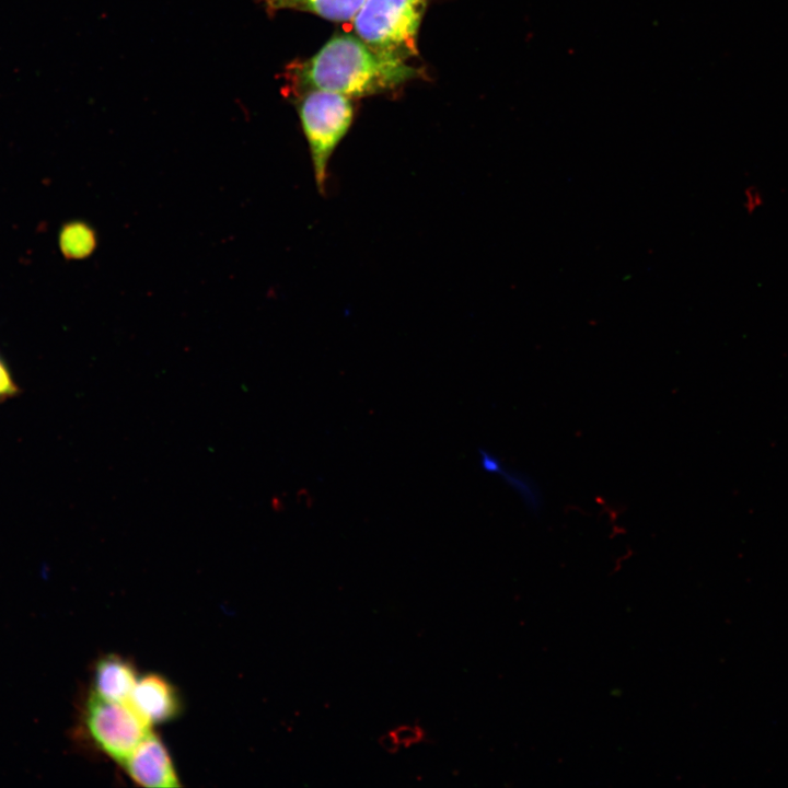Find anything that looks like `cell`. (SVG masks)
I'll list each match as a JSON object with an SVG mask.
<instances>
[{"label":"cell","instance_id":"obj_1","mask_svg":"<svg viewBox=\"0 0 788 788\" xmlns=\"http://www.w3.org/2000/svg\"><path fill=\"white\" fill-rule=\"evenodd\" d=\"M419 74L407 62L375 54L356 35L336 34L312 57L286 67L283 88L290 100L313 90L362 97L392 91Z\"/></svg>","mask_w":788,"mask_h":788},{"label":"cell","instance_id":"obj_2","mask_svg":"<svg viewBox=\"0 0 788 788\" xmlns=\"http://www.w3.org/2000/svg\"><path fill=\"white\" fill-rule=\"evenodd\" d=\"M429 0H364L352 19L356 36L375 54L407 62L418 57V33Z\"/></svg>","mask_w":788,"mask_h":788},{"label":"cell","instance_id":"obj_3","mask_svg":"<svg viewBox=\"0 0 788 788\" xmlns=\"http://www.w3.org/2000/svg\"><path fill=\"white\" fill-rule=\"evenodd\" d=\"M292 101L309 146L315 184L323 194L329 160L352 124L355 108L350 97L322 90L305 92Z\"/></svg>","mask_w":788,"mask_h":788},{"label":"cell","instance_id":"obj_4","mask_svg":"<svg viewBox=\"0 0 788 788\" xmlns=\"http://www.w3.org/2000/svg\"><path fill=\"white\" fill-rule=\"evenodd\" d=\"M150 727L128 703L112 702L94 692L85 700L83 734L97 751L119 764L151 731Z\"/></svg>","mask_w":788,"mask_h":788},{"label":"cell","instance_id":"obj_5","mask_svg":"<svg viewBox=\"0 0 788 788\" xmlns=\"http://www.w3.org/2000/svg\"><path fill=\"white\" fill-rule=\"evenodd\" d=\"M120 765L129 778L139 786L181 787L172 757L161 738L152 730Z\"/></svg>","mask_w":788,"mask_h":788},{"label":"cell","instance_id":"obj_6","mask_svg":"<svg viewBox=\"0 0 788 788\" xmlns=\"http://www.w3.org/2000/svg\"><path fill=\"white\" fill-rule=\"evenodd\" d=\"M127 703L149 726L174 720L183 710L176 687L154 673L138 679Z\"/></svg>","mask_w":788,"mask_h":788},{"label":"cell","instance_id":"obj_7","mask_svg":"<svg viewBox=\"0 0 788 788\" xmlns=\"http://www.w3.org/2000/svg\"><path fill=\"white\" fill-rule=\"evenodd\" d=\"M135 664L116 653L96 661L93 673V691L96 695L118 703H127L138 681Z\"/></svg>","mask_w":788,"mask_h":788},{"label":"cell","instance_id":"obj_8","mask_svg":"<svg viewBox=\"0 0 788 788\" xmlns=\"http://www.w3.org/2000/svg\"><path fill=\"white\" fill-rule=\"evenodd\" d=\"M364 0H263L268 15L280 10L309 12L320 18L344 22L354 19Z\"/></svg>","mask_w":788,"mask_h":788},{"label":"cell","instance_id":"obj_9","mask_svg":"<svg viewBox=\"0 0 788 788\" xmlns=\"http://www.w3.org/2000/svg\"><path fill=\"white\" fill-rule=\"evenodd\" d=\"M95 230L84 221L73 220L59 230L58 245L62 256L77 260L90 256L96 248Z\"/></svg>","mask_w":788,"mask_h":788},{"label":"cell","instance_id":"obj_10","mask_svg":"<svg viewBox=\"0 0 788 788\" xmlns=\"http://www.w3.org/2000/svg\"><path fill=\"white\" fill-rule=\"evenodd\" d=\"M483 467L490 472L500 474L503 479L519 494L525 505L532 511H537L542 506V495L532 479L526 475L517 474L515 472H507L494 455L482 451Z\"/></svg>","mask_w":788,"mask_h":788},{"label":"cell","instance_id":"obj_11","mask_svg":"<svg viewBox=\"0 0 788 788\" xmlns=\"http://www.w3.org/2000/svg\"><path fill=\"white\" fill-rule=\"evenodd\" d=\"M22 390L7 361L0 352V403L10 401L21 394Z\"/></svg>","mask_w":788,"mask_h":788},{"label":"cell","instance_id":"obj_12","mask_svg":"<svg viewBox=\"0 0 788 788\" xmlns=\"http://www.w3.org/2000/svg\"><path fill=\"white\" fill-rule=\"evenodd\" d=\"M399 745L408 748L419 743L425 738V731L419 726L403 725L392 730Z\"/></svg>","mask_w":788,"mask_h":788},{"label":"cell","instance_id":"obj_13","mask_svg":"<svg viewBox=\"0 0 788 788\" xmlns=\"http://www.w3.org/2000/svg\"><path fill=\"white\" fill-rule=\"evenodd\" d=\"M379 743L389 753H396L399 749V743L392 731L381 735Z\"/></svg>","mask_w":788,"mask_h":788}]
</instances>
